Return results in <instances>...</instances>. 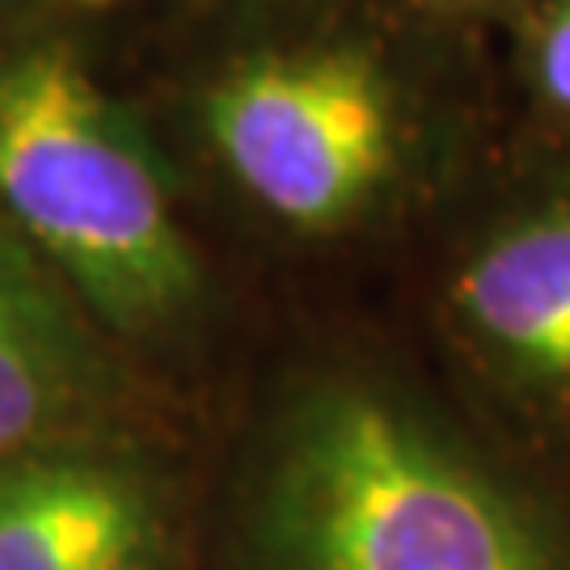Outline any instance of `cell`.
<instances>
[{
  "label": "cell",
  "instance_id": "6da1fadb",
  "mask_svg": "<svg viewBox=\"0 0 570 570\" xmlns=\"http://www.w3.org/2000/svg\"><path fill=\"white\" fill-rule=\"evenodd\" d=\"M431 51L372 9L271 4L183 89L204 161L296 242L389 225L456 157L461 106Z\"/></svg>",
  "mask_w": 570,
  "mask_h": 570
},
{
  "label": "cell",
  "instance_id": "7a4b0ae2",
  "mask_svg": "<svg viewBox=\"0 0 570 570\" xmlns=\"http://www.w3.org/2000/svg\"><path fill=\"white\" fill-rule=\"evenodd\" d=\"M237 570H570V532L414 393L308 372L271 406L233 524Z\"/></svg>",
  "mask_w": 570,
  "mask_h": 570
},
{
  "label": "cell",
  "instance_id": "3957f363",
  "mask_svg": "<svg viewBox=\"0 0 570 570\" xmlns=\"http://www.w3.org/2000/svg\"><path fill=\"white\" fill-rule=\"evenodd\" d=\"M0 216L115 343L174 338L204 308L165 153L56 35L0 42Z\"/></svg>",
  "mask_w": 570,
  "mask_h": 570
},
{
  "label": "cell",
  "instance_id": "277c9868",
  "mask_svg": "<svg viewBox=\"0 0 570 570\" xmlns=\"http://www.w3.org/2000/svg\"><path fill=\"white\" fill-rule=\"evenodd\" d=\"M440 326L499 406L570 444V140L515 174L449 254Z\"/></svg>",
  "mask_w": 570,
  "mask_h": 570
},
{
  "label": "cell",
  "instance_id": "5b68a950",
  "mask_svg": "<svg viewBox=\"0 0 570 570\" xmlns=\"http://www.w3.org/2000/svg\"><path fill=\"white\" fill-rule=\"evenodd\" d=\"M178 487L131 431L0 461V570H183Z\"/></svg>",
  "mask_w": 570,
  "mask_h": 570
},
{
  "label": "cell",
  "instance_id": "8992f818",
  "mask_svg": "<svg viewBox=\"0 0 570 570\" xmlns=\"http://www.w3.org/2000/svg\"><path fill=\"white\" fill-rule=\"evenodd\" d=\"M127 431L115 338L0 216V461Z\"/></svg>",
  "mask_w": 570,
  "mask_h": 570
},
{
  "label": "cell",
  "instance_id": "52a82bcc",
  "mask_svg": "<svg viewBox=\"0 0 570 570\" xmlns=\"http://www.w3.org/2000/svg\"><path fill=\"white\" fill-rule=\"evenodd\" d=\"M515 18L524 94L553 140H570V0H524Z\"/></svg>",
  "mask_w": 570,
  "mask_h": 570
},
{
  "label": "cell",
  "instance_id": "ba28073f",
  "mask_svg": "<svg viewBox=\"0 0 570 570\" xmlns=\"http://www.w3.org/2000/svg\"><path fill=\"white\" fill-rule=\"evenodd\" d=\"M419 4H428V9H461V13H473V9H508V13H515L524 0H419Z\"/></svg>",
  "mask_w": 570,
  "mask_h": 570
},
{
  "label": "cell",
  "instance_id": "9c48e42d",
  "mask_svg": "<svg viewBox=\"0 0 570 570\" xmlns=\"http://www.w3.org/2000/svg\"><path fill=\"white\" fill-rule=\"evenodd\" d=\"M13 4H51V9H72V13H98V9H110L115 0H0V9H13Z\"/></svg>",
  "mask_w": 570,
  "mask_h": 570
}]
</instances>
